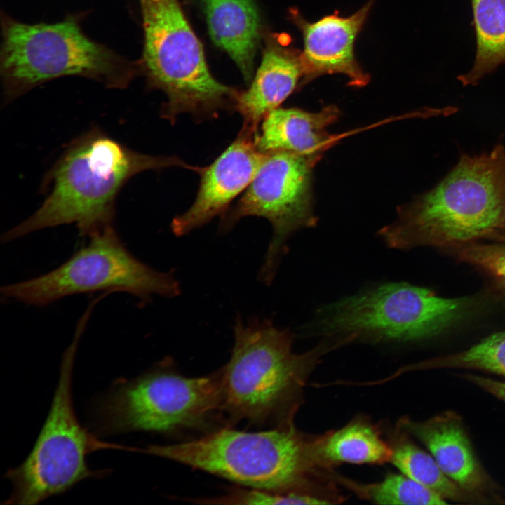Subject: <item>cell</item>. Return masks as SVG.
I'll return each instance as SVG.
<instances>
[{
  "label": "cell",
  "mask_w": 505,
  "mask_h": 505,
  "mask_svg": "<svg viewBox=\"0 0 505 505\" xmlns=\"http://www.w3.org/2000/svg\"><path fill=\"white\" fill-rule=\"evenodd\" d=\"M505 224V147L462 155L432 189L379 231L389 248H450L487 239Z\"/></svg>",
  "instance_id": "1"
},
{
  "label": "cell",
  "mask_w": 505,
  "mask_h": 505,
  "mask_svg": "<svg viewBox=\"0 0 505 505\" xmlns=\"http://www.w3.org/2000/svg\"><path fill=\"white\" fill-rule=\"evenodd\" d=\"M171 166L199 169L176 156L141 154L100 132L89 133L73 142L52 169L51 190L40 208L1 241L72 223L80 236L90 237L112 225L116 195L131 177Z\"/></svg>",
  "instance_id": "2"
},
{
  "label": "cell",
  "mask_w": 505,
  "mask_h": 505,
  "mask_svg": "<svg viewBox=\"0 0 505 505\" xmlns=\"http://www.w3.org/2000/svg\"><path fill=\"white\" fill-rule=\"evenodd\" d=\"M234 344L222 368V412L231 422L263 425L289 423L295 400L309 369L325 352L342 345L331 337L311 351L292 352V334L269 320L245 323L237 318Z\"/></svg>",
  "instance_id": "3"
},
{
  "label": "cell",
  "mask_w": 505,
  "mask_h": 505,
  "mask_svg": "<svg viewBox=\"0 0 505 505\" xmlns=\"http://www.w3.org/2000/svg\"><path fill=\"white\" fill-rule=\"evenodd\" d=\"M0 70L12 100L65 76L92 79L123 88L141 72L133 62L89 39L73 17L56 23L25 24L1 15Z\"/></svg>",
  "instance_id": "4"
},
{
  "label": "cell",
  "mask_w": 505,
  "mask_h": 505,
  "mask_svg": "<svg viewBox=\"0 0 505 505\" xmlns=\"http://www.w3.org/2000/svg\"><path fill=\"white\" fill-rule=\"evenodd\" d=\"M144 50L140 62L147 84L167 97L161 114L172 123L183 112L197 119L236 109L239 93L219 82L179 0H140Z\"/></svg>",
  "instance_id": "5"
},
{
  "label": "cell",
  "mask_w": 505,
  "mask_h": 505,
  "mask_svg": "<svg viewBox=\"0 0 505 505\" xmlns=\"http://www.w3.org/2000/svg\"><path fill=\"white\" fill-rule=\"evenodd\" d=\"M482 303V296L445 298L425 288L389 283L324 306L310 327L311 331L329 337L414 342L443 332Z\"/></svg>",
  "instance_id": "6"
},
{
  "label": "cell",
  "mask_w": 505,
  "mask_h": 505,
  "mask_svg": "<svg viewBox=\"0 0 505 505\" xmlns=\"http://www.w3.org/2000/svg\"><path fill=\"white\" fill-rule=\"evenodd\" d=\"M139 452L177 462L255 489L293 492L309 472V444L291 424L245 432L223 428L171 445Z\"/></svg>",
  "instance_id": "7"
},
{
  "label": "cell",
  "mask_w": 505,
  "mask_h": 505,
  "mask_svg": "<svg viewBox=\"0 0 505 505\" xmlns=\"http://www.w3.org/2000/svg\"><path fill=\"white\" fill-rule=\"evenodd\" d=\"M162 363L102 397L97 406L106 433H170L201 427L222 412V369L204 377H187Z\"/></svg>",
  "instance_id": "8"
},
{
  "label": "cell",
  "mask_w": 505,
  "mask_h": 505,
  "mask_svg": "<svg viewBox=\"0 0 505 505\" xmlns=\"http://www.w3.org/2000/svg\"><path fill=\"white\" fill-rule=\"evenodd\" d=\"M88 244L60 267L38 277L1 288V296L33 306H46L65 297L96 291L125 292L147 300L154 295L174 297L178 281L136 258L113 227L90 236Z\"/></svg>",
  "instance_id": "9"
},
{
  "label": "cell",
  "mask_w": 505,
  "mask_h": 505,
  "mask_svg": "<svg viewBox=\"0 0 505 505\" xmlns=\"http://www.w3.org/2000/svg\"><path fill=\"white\" fill-rule=\"evenodd\" d=\"M82 331L78 328L63 354L50 410L33 449L20 465L6 474L13 485L7 504H36L66 492L86 478L101 476L103 471L88 467L86 455L97 449L117 447L98 440L87 431L74 410L72 379Z\"/></svg>",
  "instance_id": "10"
},
{
  "label": "cell",
  "mask_w": 505,
  "mask_h": 505,
  "mask_svg": "<svg viewBox=\"0 0 505 505\" xmlns=\"http://www.w3.org/2000/svg\"><path fill=\"white\" fill-rule=\"evenodd\" d=\"M321 156H307L276 150L265 152L264 160L245 192L222 218L220 231L226 233L241 218L259 216L273 228L259 278L274 281L290 236L302 228L314 227L312 196L313 169Z\"/></svg>",
  "instance_id": "11"
},
{
  "label": "cell",
  "mask_w": 505,
  "mask_h": 505,
  "mask_svg": "<svg viewBox=\"0 0 505 505\" xmlns=\"http://www.w3.org/2000/svg\"><path fill=\"white\" fill-rule=\"evenodd\" d=\"M255 137L241 130L235 141L210 166L202 168L194 203L171 222L175 236L185 235L224 213L233 199L247 189L265 156L257 148Z\"/></svg>",
  "instance_id": "12"
},
{
  "label": "cell",
  "mask_w": 505,
  "mask_h": 505,
  "mask_svg": "<svg viewBox=\"0 0 505 505\" xmlns=\"http://www.w3.org/2000/svg\"><path fill=\"white\" fill-rule=\"evenodd\" d=\"M401 426L428 449L443 473L483 504L504 503L501 489L480 464L461 417L446 411L426 421L403 419Z\"/></svg>",
  "instance_id": "13"
},
{
  "label": "cell",
  "mask_w": 505,
  "mask_h": 505,
  "mask_svg": "<svg viewBox=\"0 0 505 505\" xmlns=\"http://www.w3.org/2000/svg\"><path fill=\"white\" fill-rule=\"evenodd\" d=\"M375 0H371L348 18L337 13L315 22L307 21L298 11L290 17L304 38L302 60L304 76L301 85L323 74H342L353 86L366 85L370 79L354 55V42L361 30Z\"/></svg>",
  "instance_id": "14"
},
{
  "label": "cell",
  "mask_w": 505,
  "mask_h": 505,
  "mask_svg": "<svg viewBox=\"0 0 505 505\" xmlns=\"http://www.w3.org/2000/svg\"><path fill=\"white\" fill-rule=\"evenodd\" d=\"M260 65L248 89L239 95L236 109L243 118L242 130L257 134L260 122L301 85L302 52L287 35L267 39Z\"/></svg>",
  "instance_id": "15"
},
{
  "label": "cell",
  "mask_w": 505,
  "mask_h": 505,
  "mask_svg": "<svg viewBox=\"0 0 505 505\" xmlns=\"http://www.w3.org/2000/svg\"><path fill=\"white\" fill-rule=\"evenodd\" d=\"M339 116L340 111L332 105L316 112L278 107L263 119L255 142L262 152L283 150L303 156H321L333 141L327 128Z\"/></svg>",
  "instance_id": "16"
},
{
  "label": "cell",
  "mask_w": 505,
  "mask_h": 505,
  "mask_svg": "<svg viewBox=\"0 0 505 505\" xmlns=\"http://www.w3.org/2000/svg\"><path fill=\"white\" fill-rule=\"evenodd\" d=\"M210 35L236 64L247 82L252 78L260 20L252 0H203Z\"/></svg>",
  "instance_id": "17"
},
{
  "label": "cell",
  "mask_w": 505,
  "mask_h": 505,
  "mask_svg": "<svg viewBox=\"0 0 505 505\" xmlns=\"http://www.w3.org/2000/svg\"><path fill=\"white\" fill-rule=\"evenodd\" d=\"M476 52L473 65L458 79L464 86L480 79L505 63V0H471Z\"/></svg>",
  "instance_id": "18"
},
{
  "label": "cell",
  "mask_w": 505,
  "mask_h": 505,
  "mask_svg": "<svg viewBox=\"0 0 505 505\" xmlns=\"http://www.w3.org/2000/svg\"><path fill=\"white\" fill-rule=\"evenodd\" d=\"M315 453L332 463L382 464L391 460L392 448L370 424L355 422L321 439Z\"/></svg>",
  "instance_id": "19"
},
{
  "label": "cell",
  "mask_w": 505,
  "mask_h": 505,
  "mask_svg": "<svg viewBox=\"0 0 505 505\" xmlns=\"http://www.w3.org/2000/svg\"><path fill=\"white\" fill-rule=\"evenodd\" d=\"M392 448L391 461L401 473L436 492L447 501L483 504L464 490L441 471L433 456L405 435L398 436Z\"/></svg>",
  "instance_id": "20"
},
{
  "label": "cell",
  "mask_w": 505,
  "mask_h": 505,
  "mask_svg": "<svg viewBox=\"0 0 505 505\" xmlns=\"http://www.w3.org/2000/svg\"><path fill=\"white\" fill-rule=\"evenodd\" d=\"M415 367L475 370L505 377V330L493 333L464 350L424 361Z\"/></svg>",
  "instance_id": "21"
},
{
  "label": "cell",
  "mask_w": 505,
  "mask_h": 505,
  "mask_svg": "<svg viewBox=\"0 0 505 505\" xmlns=\"http://www.w3.org/2000/svg\"><path fill=\"white\" fill-rule=\"evenodd\" d=\"M377 504L443 505L448 501L440 494L405 475L390 473L382 481L358 488Z\"/></svg>",
  "instance_id": "22"
},
{
  "label": "cell",
  "mask_w": 505,
  "mask_h": 505,
  "mask_svg": "<svg viewBox=\"0 0 505 505\" xmlns=\"http://www.w3.org/2000/svg\"><path fill=\"white\" fill-rule=\"evenodd\" d=\"M447 249L460 261L470 264L489 275L505 290V243L476 241Z\"/></svg>",
  "instance_id": "23"
},
{
  "label": "cell",
  "mask_w": 505,
  "mask_h": 505,
  "mask_svg": "<svg viewBox=\"0 0 505 505\" xmlns=\"http://www.w3.org/2000/svg\"><path fill=\"white\" fill-rule=\"evenodd\" d=\"M204 503L222 504H327L325 499L300 493H279L251 488V490H235L227 495L211 499Z\"/></svg>",
  "instance_id": "24"
},
{
  "label": "cell",
  "mask_w": 505,
  "mask_h": 505,
  "mask_svg": "<svg viewBox=\"0 0 505 505\" xmlns=\"http://www.w3.org/2000/svg\"><path fill=\"white\" fill-rule=\"evenodd\" d=\"M461 376L487 393L505 403V382L473 374H464Z\"/></svg>",
  "instance_id": "25"
},
{
  "label": "cell",
  "mask_w": 505,
  "mask_h": 505,
  "mask_svg": "<svg viewBox=\"0 0 505 505\" xmlns=\"http://www.w3.org/2000/svg\"><path fill=\"white\" fill-rule=\"evenodd\" d=\"M487 240L493 241L494 242L505 243V224L492 234Z\"/></svg>",
  "instance_id": "26"
}]
</instances>
